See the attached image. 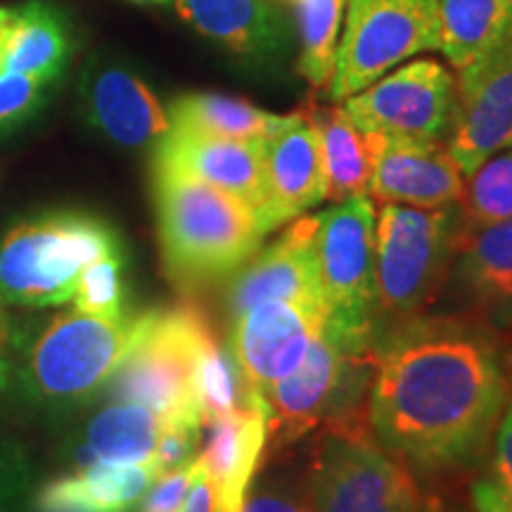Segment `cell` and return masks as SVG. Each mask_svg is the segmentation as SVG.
I'll list each match as a JSON object with an SVG mask.
<instances>
[{"label":"cell","instance_id":"2","mask_svg":"<svg viewBox=\"0 0 512 512\" xmlns=\"http://www.w3.org/2000/svg\"><path fill=\"white\" fill-rule=\"evenodd\" d=\"M152 197L164 271L183 292L233 278L266 238L247 202L183 171L152 164Z\"/></svg>","mask_w":512,"mask_h":512},{"label":"cell","instance_id":"19","mask_svg":"<svg viewBox=\"0 0 512 512\" xmlns=\"http://www.w3.org/2000/svg\"><path fill=\"white\" fill-rule=\"evenodd\" d=\"M197 34L256 64L283 62L294 36L283 12L268 0H174Z\"/></svg>","mask_w":512,"mask_h":512},{"label":"cell","instance_id":"24","mask_svg":"<svg viewBox=\"0 0 512 512\" xmlns=\"http://www.w3.org/2000/svg\"><path fill=\"white\" fill-rule=\"evenodd\" d=\"M169 124L176 131L233 140H268L290 124L292 114H273L223 93H185L171 102Z\"/></svg>","mask_w":512,"mask_h":512},{"label":"cell","instance_id":"35","mask_svg":"<svg viewBox=\"0 0 512 512\" xmlns=\"http://www.w3.org/2000/svg\"><path fill=\"white\" fill-rule=\"evenodd\" d=\"M238 512H313L309 496L285 482H264L245 496Z\"/></svg>","mask_w":512,"mask_h":512},{"label":"cell","instance_id":"22","mask_svg":"<svg viewBox=\"0 0 512 512\" xmlns=\"http://www.w3.org/2000/svg\"><path fill=\"white\" fill-rule=\"evenodd\" d=\"M72 53V27L55 5L41 0L0 5V74L57 81Z\"/></svg>","mask_w":512,"mask_h":512},{"label":"cell","instance_id":"26","mask_svg":"<svg viewBox=\"0 0 512 512\" xmlns=\"http://www.w3.org/2000/svg\"><path fill=\"white\" fill-rule=\"evenodd\" d=\"M441 46L453 69L512 38V0H439Z\"/></svg>","mask_w":512,"mask_h":512},{"label":"cell","instance_id":"40","mask_svg":"<svg viewBox=\"0 0 512 512\" xmlns=\"http://www.w3.org/2000/svg\"><path fill=\"white\" fill-rule=\"evenodd\" d=\"M422 512H475V510L465 508V505H458V503H446V501H439V498H430V501L422 503Z\"/></svg>","mask_w":512,"mask_h":512},{"label":"cell","instance_id":"34","mask_svg":"<svg viewBox=\"0 0 512 512\" xmlns=\"http://www.w3.org/2000/svg\"><path fill=\"white\" fill-rule=\"evenodd\" d=\"M195 460L174 472L159 475L155 484L147 489V494L140 498L136 512H181L192 484V475H195Z\"/></svg>","mask_w":512,"mask_h":512},{"label":"cell","instance_id":"3","mask_svg":"<svg viewBox=\"0 0 512 512\" xmlns=\"http://www.w3.org/2000/svg\"><path fill=\"white\" fill-rule=\"evenodd\" d=\"M375 366L377 337L351 335L325 320L302 363L261 396L268 437L285 446L316 427L325 430L368 420L366 403Z\"/></svg>","mask_w":512,"mask_h":512},{"label":"cell","instance_id":"14","mask_svg":"<svg viewBox=\"0 0 512 512\" xmlns=\"http://www.w3.org/2000/svg\"><path fill=\"white\" fill-rule=\"evenodd\" d=\"M81 112L95 131L126 150H155L169 114L138 72L114 57H93L79 79Z\"/></svg>","mask_w":512,"mask_h":512},{"label":"cell","instance_id":"18","mask_svg":"<svg viewBox=\"0 0 512 512\" xmlns=\"http://www.w3.org/2000/svg\"><path fill=\"white\" fill-rule=\"evenodd\" d=\"M152 164L169 166L240 197L256 214L266 200V140H233L176 131L162 138Z\"/></svg>","mask_w":512,"mask_h":512},{"label":"cell","instance_id":"7","mask_svg":"<svg viewBox=\"0 0 512 512\" xmlns=\"http://www.w3.org/2000/svg\"><path fill=\"white\" fill-rule=\"evenodd\" d=\"M211 335L207 316L192 304L145 311L143 328L107 382V394L150 408L162 420L200 415L195 375Z\"/></svg>","mask_w":512,"mask_h":512},{"label":"cell","instance_id":"1","mask_svg":"<svg viewBox=\"0 0 512 512\" xmlns=\"http://www.w3.org/2000/svg\"><path fill=\"white\" fill-rule=\"evenodd\" d=\"M508 399L501 349L472 320L418 316L377 337L368 427L415 477L458 475L484 460Z\"/></svg>","mask_w":512,"mask_h":512},{"label":"cell","instance_id":"21","mask_svg":"<svg viewBox=\"0 0 512 512\" xmlns=\"http://www.w3.org/2000/svg\"><path fill=\"white\" fill-rule=\"evenodd\" d=\"M162 475L155 460L98 463L76 467L36 491L34 512H131Z\"/></svg>","mask_w":512,"mask_h":512},{"label":"cell","instance_id":"23","mask_svg":"<svg viewBox=\"0 0 512 512\" xmlns=\"http://www.w3.org/2000/svg\"><path fill=\"white\" fill-rule=\"evenodd\" d=\"M463 233L453 280L479 311L505 318L512 313V219Z\"/></svg>","mask_w":512,"mask_h":512},{"label":"cell","instance_id":"12","mask_svg":"<svg viewBox=\"0 0 512 512\" xmlns=\"http://www.w3.org/2000/svg\"><path fill=\"white\" fill-rule=\"evenodd\" d=\"M325 320L328 309L323 299H278L235 318L228 347L249 392L264 396L275 382L290 375Z\"/></svg>","mask_w":512,"mask_h":512},{"label":"cell","instance_id":"6","mask_svg":"<svg viewBox=\"0 0 512 512\" xmlns=\"http://www.w3.org/2000/svg\"><path fill=\"white\" fill-rule=\"evenodd\" d=\"M145 313L88 316L62 313L34 337L24 356L22 384L38 406L72 411L107 387L143 328Z\"/></svg>","mask_w":512,"mask_h":512},{"label":"cell","instance_id":"17","mask_svg":"<svg viewBox=\"0 0 512 512\" xmlns=\"http://www.w3.org/2000/svg\"><path fill=\"white\" fill-rule=\"evenodd\" d=\"M323 200L328 185L318 131L309 112H294L290 124L266 140V200L256 216L268 235Z\"/></svg>","mask_w":512,"mask_h":512},{"label":"cell","instance_id":"4","mask_svg":"<svg viewBox=\"0 0 512 512\" xmlns=\"http://www.w3.org/2000/svg\"><path fill=\"white\" fill-rule=\"evenodd\" d=\"M124 254L110 221L88 211H46L0 235V299L15 306L72 302L83 271L105 256Z\"/></svg>","mask_w":512,"mask_h":512},{"label":"cell","instance_id":"20","mask_svg":"<svg viewBox=\"0 0 512 512\" xmlns=\"http://www.w3.org/2000/svg\"><path fill=\"white\" fill-rule=\"evenodd\" d=\"M209 434L200 463L211 479L219 512H238L268 441L264 399L207 422Z\"/></svg>","mask_w":512,"mask_h":512},{"label":"cell","instance_id":"27","mask_svg":"<svg viewBox=\"0 0 512 512\" xmlns=\"http://www.w3.org/2000/svg\"><path fill=\"white\" fill-rule=\"evenodd\" d=\"M323 155L328 200L347 202L363 197L370 188V152L366 136L354 126L344 107L311 110Z\"/></svg>","mask_w":512,"mask_h":512},{"label":"cell","instance_id":"42","mask_svg":"<svg viewBox=\"0 0 512 512\" xmlns=\"http://www.w3.org/2000/svg\"><path fill=\"white\" fill-rule=\"evenodd\" d=\"M131 3H143V5H166V3H174V0H131Z\"/></svg>","mask_w":512,"mask_h":512},{"label":"cell","instance_id":"11","mask_svg":"<svg viewBox=\"0 0 512 512\" xmlns=\"http://www.w3.org/2000/svg\"><path fill=\"white\" fill-rule=\"evenodd\" d=\"M458 81L444 64L415 60L344 100V110L366 136L441 143L453 128Z\"/></svg>","mask_w":512,"mask_h":512},{"label":"cell","instance_id":"30","mask_svg":"<svg viewBox=\"0 0 512 512\" xmlns=\"http://www.w3.org/2000/svg\"><path fill=\"white\" fill-rule=\"evenodd\" d=\"M460 204L467 230L512 219V147L486 159L467 178Z\"/></svg>","mask_w":512,"mask_h":512},{"label":"cell","instance_id":"39","mask_svg":"<svg viewBox=\"0 0 512 512\" xmlns=\"http://www.w3.org/2000/svg\"><path fill=\"white\" fill-rule=\"evenodd\" d=\"M24 484L27 479L17 460H0V512H17Z\"/></svg>","mask_w":512,"mask_h":512},{"label":"cell","instance_id":"38","mask_svg":"<svg viewBox=\"0 0 512 512\" xmlns=\"http://www.w3.org/2000/svg\"><path fill=\"white\" fill-rule=\"evenodd\" d=\"M181 512H219V501H216V491L211 479L204 472L200 458L195 460V475H192V484L185 496Z\"/></svg>","mask_w":512,"mask_h":512},{"label":"cell","instance_id":"10","mask_svg":"<svg viewBox=\"0 0 512 512\" xmlns=\"http://www.w3.org/2000/svg\"><path fill=\"white\" fill-rule=\"evenodd\" d=\"M375 207L363 197L318 214L316 259L320 292L335 328L380 337L375 309Z\"/></svg>","mask_w":512,"mask_h":512},{"label":"cell","instance_id":"33","mask_svg":"<svg viewBox=\"0 0 512 512\" xmlns=\"http://www.w3.org/2000/svg\"><path fill=\"white\" fill-rule=\"evenodd\" d=\"M202 418L200 415H176V418H164L162 430H159L155 460L159 472H174L178 467L192 463L200 448Z\"/></svg>","mask_w":512,"mask_h":512},{"label":"cell","instance_id":"32","mask_svg":"<svg viewBox=\"0 0 512 512\" xmlns=\"http://www.w3.org/2000/svg\"><path fill=\"white\" fill-rule=\"evenodd\" d=\"M55 81L41 76L0 74V133H10L46 105Z\"/></svg>","mask_w":512,"mask_h":512},{"label":"cell","instance_id":"15","mask_svg":"<svg viewBox=\"0 0 512 512\" xmlns=\"http://www.w3.org/2000/svg\"><path fill=\"white\" fill-rule=\"evenodd\" d=\"M366 136V133H363ZM370 188L384 204L420 209L451 207L463 200L467 178L444 143H415L366 136Z\"/></svg>","mask_w":512,"mask_h":512},{"label":"cell","instance_id":"25","mask_svg":"<svg viewBox=\"0 0 512 512\" xmlns=\"http://www.w3.org/2000/svg\"><path fill=\"white\" fill-rule=\"evenodd\" d=\"M162 418L138 403H114L93 415L86 430L76 441L72 458L76 467L117 460V463H140L155 456Z\"/></svg>","mask_w":512,"mask_h":512},{"label":"cell","instance_id":"29","mask_svg":"<svg viewBox=\"0 0 512 512\" xmlns=\"http://www.w3.org/2000/svg\"><path fill=\"white\" fill-rule=\"evenodd\" d=\"M195 389L202 425L238 411L242 406H249L259 396L245 387L230 347H223L216 335H211L202 349L200 363H197Z\"/></svg>","mask_w":512,"mask_h":512},{"label":"cell","instance_id":"5","mask_svg":"<svg viewBox=\"0 0 512 512\" xmlns=\"http://www.w3.org/2000/svg\"><path fill=\"white\" fill-rule=\"evenodd\" d=\"M463 211L384 204L375 216V309L380 332L425 313L463 238Z\"/></svg>","mask_w":512,"mask_h":512},{"label":"cell","instance_id":"8","mask_svg":"<svg viewBox=\"0 0 512 512\" xmlns=\"http://www.w3.org/2000/svg\"><path fill=\"white\" fill-rule=\"evenodd\" d=\"M306 496L313 512H422L415 475L389 456L368 420L325 427L311 451Z\"/></svg>","mask_w":512,"mask_h":512},{"label":"cell","instance_id":"41","mask_svg":"<svg viewBox=\"0 0 512 512\" xmlns=\"http://www.w3.org/2000/svg\"><path fill=\"white\" fill-rule=\"evenodd\" d=\"M10 384V373H8V363H5L3 354H0V399H3L5 392H8Z\"/></svg>","mask_w":512,"mask_h":512},{"label":"cell","instance_id":"31","mask_svg":"<svg viewBox=\"0 0 512 512\" xmlns=\"http://www.w3.org/2000/svg\"><path fill=\"white\" fill-rule=\"evenodd\" d=\"M74 309L88 316H121L126 313L124 254L105 256L83 271L72 297Z\"/></svg>","mask_w":512,"mask_h":512},{"label":"cell","instance_id":"13","mask_svg":"<svg viewBox=\"0 0 512 512\" xmlns=\"http://www.w3.org/2000/svg\"><path fill=\"white\" fill-rule=\"evenodd\" d=\"M446 147L465 178L512 147V38L460 69Z\"/></svg>","mask_w":512,"mask_h":512},{"label":"cell","instance_id":"16","mask_svg":"<svg viewBox=\"0 0 512 512\" xmlns=\"http://www.w3.org/2000/svg\"><path fill=\"white\" fill-rule=\"evenodd\" d=\"M318 214L297 216L271 245L256 252L238 273L226 294L230 323L259 304L278 299H323L316 259Z\"/></svg>","mask_w":512,"mask_h":512},{"label":"cell","instance_id":"36","mask_svg":"<svg viewBox=\"0 0 512 512\" xmlns=\"http://www.w3.org/2000/svg\"><path fill=\"white\" fill-rule=\"evenodd\" d=\"M491 479L512 491V396L491 441Z\"/></svg>","mask_w":512,"mask_h":512},{"label":"cell","instance_id":"9","mask_svg":"<svg viewBox=\"0 0 512 512\" xmlns=\"http://www.w3.org/2000/svg\"><path fill=\"white\" fill-rule=\"evenodd\" d=\"M439 46V0H349L330 98L344 102L396 64Z\"/></svg>","mask_w":512,"mask_h":512},{"label":"cell","instance_id":"43","mask_svg":"<svg viewBox=\"0 0 512 512\" xmlns=\"http://www.w3.org/2000/svg\"><path fill=\"white\" fill-rule=\"evenodd\" d=\"M505 370H508V377L512 380V351L508 354V358H505Z\"/></svg>","mask_w":512,"mask_h":512},{"label":"cell","instance_id":"28","mask_svg":"<svg viewBox=\"0 0 512 512\" xmlns=\"http://www.w3.org/2000/svg\"><path fill=\"white\" fill-rule=\"evenodd\" d=\"M297 5L299 74L313 88H328L335 72L337 31L344 0H294Z\"/></svg>","mask_w":512,"mask_h":512},{"label":"cell","instance_id":"37","mask_svg":"<svg viewBox=\"0 0 512 512\" xmlns=\"http://www.w3.org/2000/svg\"><path fill=\"white\" fill-rule=\"evenodd\" d=\"M472 510L475 512H512V491L491 477L472 484Z\"/></svg>","mask_w":512,"mask_h":512}]
</instances>
